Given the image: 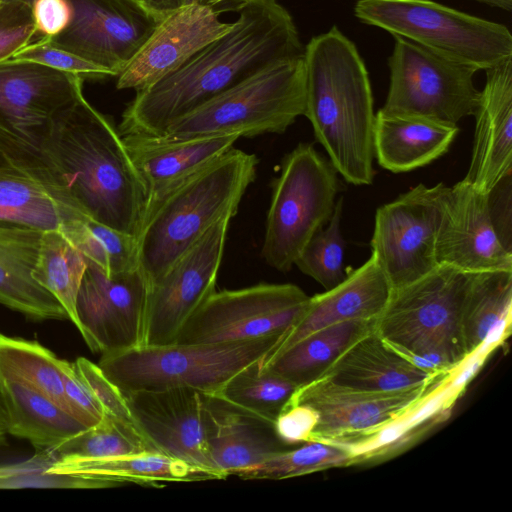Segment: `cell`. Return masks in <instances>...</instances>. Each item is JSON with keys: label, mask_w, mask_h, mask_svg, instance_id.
<instances>
[{"label": "cell", "mask_w": 512, "mask_h": 512, "mask_svg": "<svg viewBox=\"0 0 512 512\" xmlns=\"http://www.w3.org/2000/svg\"><path fill=\"white\" fill-rule=\"evenodd\" d=\"M36 38L31 8L20 4H2L0 8V63Z\"/></svg>", "instance_id": "cell-43"}, {"label": "cell", "mask_w": 512, "mask_h": 512, "mask_svg": "<svg viewBox=\"0 0 512 512\" xmlns=\"http://www.w3.org/2000/svg\"><path fill=\"white\" fill-rule=\"evenodd\" d=\"M42 233L0 221V304L35 321L65 320L61 304L32 275Z\"/></svg>", "instance_id": "cell-26"}, {"label": "cell", "mask_w": 512, "mask_h": 512, "mask_svg": "<svg viewBox=\"0 0 512 512\" xmlns=\"http://www.w3.org/2000/svg\"><path fill=\"white\" fill-rule=\"evenodd\" d=\"M7 435H9V434H8L4 414L2 411V407L0 404V447L5 446L7 444Z\"/></svg>", "instance_id": "cell-49"}, {"label": "cell", "mask_w": 512, "mask_h": 512, "mask_svg": "<svg viewBox=\"0 0 512 512\" xmlns=\"http://www.w3.org/2000/svg\"><path fill=\"white\" fill-rule=\"evenodd\" d=\"M40 158L86 215L137 238L145 189L118 129L83 93L50 120Z\"/></svg>", "instance_id": "cell-2"}, {"label": "cell", "mask_w": 512, "mask_h": 512, "mask_svg": "<svg viewBox=\"0 0 512 512\" xmlns=\"http://www.w3.org/2000/svg\"><path fill=\"white\" fill-rule=\"evenodd\" d=\"M70 25L48 39L117 77L139 52L161 18L141 0H69Z\"/></svg>", "instance_id": "cell-16"}, {"label": "cell", "mask_w": 512, "mask_h": 512, "mask_svg": "<svg viewBox=\"0 0 512 512\" xmlns=\"http://www.w3.org/2000/svg\"><path fill=\"white\" fill-rule=\"evenodd\" d=\"M305 114L337 173L350 184L374 179L371 83L355 44L337 26L304 47Z\"/></svg>", "instance_id": "cell-3"}, {"label": "cell", "mask_w": 512, "mask_h": 512, "mask_svg": "<svg viewBox=\"0 0 512 512\" xmlns=\"http://www.w3.org/2000/svg\"><path fill=\"white\" fill-rule=\"evenodd\" d=\"M437 380L410 390L374 392L340 385L322 377L298 387L288 403L305 404L317 413L318 420L310 441L348 448L412 407Z\"/></svg>", "instance_id": "cell-17"}, {"label": "cell", "mask_w": 512, "mask_h": 512, "mask_svg": "<svg viewBox=\"0 0 512 512\" xmlns=\"http://www.w3.org/2000/svg\"><path fill=\"white\" fill-rule=\"evenodd\" d=\"M388 58L390 82L381 110L451 124L473 115L480 91L472 67L448 60L401 36Z\"/></svg>", "instance_id": "cell-11"}, {"label": "cell", "mask_w": 512, "mask_h": 512, "mask_svg": "<svg viewBox=\"0 0 512 512\" xmlns=\"http://www.w3.org/2000/svg\"><path fill=\"white\" fill-rule=\"evenodd\" d=\"M64 362L38 341L0 332V376L32 386L69 413L63 387Z\"/></svg>", "instance_id": "cell-34"}, {"label": "cell", "mask_w": 512, "mask_h": 512, "mask_svg": "<svg viewBox=\"0 0 512 512\" xmlns=\"http://www.w3.org/2000/svg\"><path fill=\"white\" fill-rule=\"evenodd\" d=\"M442 376L414 365L374 329L351 345L323 377L360 390L394 392L427 386Z\"/></svg>", "instance_id": "cell-27"}, {"label": "cell", "mask_w": 512, "mask_h": 512, "mask_svg": "<svg viewBox=\"0 0 512 512\" xmlns=\"http://www.w3.org/2000/svg\"><path fill=\"white\" fill-rule=\"evenodd\" d=\"M305 114L303 55L277 62L171 123L168 141L283 133Z\"/></svg>", "instance_id": "cell-7"}, {"label": "cell", "mask_w": 512, "mask_h": 512, "mask_svg": "<svg viewBox=\"0 0 512 512\" xmlns=\"http://www.w3.org/2000/svg\"><path fill=\"white\" fill-rule=\"evenodd\" d=\"M254 154L232 148L147 201L137 235L139 268L157 281L213 224L234 216L256 176Z\"/></svg>", "instance_id": "cell-4"}, {"label": "cell", "mask_w": 512, "mask_h": 512, "mask_svg": "<svg viewBox=\"0 0 512 512\" xmlns=\"http://www.w3.org/2000/svg\"><path fill=\"white\" fill-rule=\"evenodd\" d=\"M208 412L211 459L226 478L287 449L274 422L219 396H208Z\"/></svg>", "instance_id": "cell-25"}, {"label": "cell", "mask_w": 512, "mask_h": 512, "mask_svg": "<svg viewBox=\"0 0 512 512\" xmlns=\"http://www.w3.org/2000/svg\"><path fill=\"white\" fill-rule=\"evenodd\" d=\"M255 362L233 376L216 395L274 422L298 388Z\"/></svg>", "instance_id": "cell-38"}, {"label": "cell", "mask_w": 512, "mask_h": 512, "mask_svg": "<svg viewBox=\"0 0 512 512\" xmlns=\"http://www.w3.org/2000/svg\"><path fill=\"white\" fill-rule=\"evenodd\" d=\"M9 60L36 63L83 79H100L113 74L66 49L53 45L47 38H37L17 51Z\"/></svg>", "instance_id": "cell-41"}, {"label": "cell", "mask_w": 512, "mask_h": 512, "mask_svg": "<svg viewBox=\"0 0 512 512\" xmlns=\"http://www.w3.org/2000/svg\"><path fill=\"white\" fill-rule=\"evenodd\" d=\"M84 79L36 63H0V155L9 163L39 164L52 117L83 93Z\"/></svg>", "instance_id": "cell-10"}, {"label": "cell", "mask_w": 512, "mask_h": 512, "mask_svg": "<svg viewBox=\"0 0 512 512\" xmlns=\"http://www.w3.org/2000/svg\"><path fill=\"white\" fill-rule=\"evenodd\" d=\"M376 321H345L315 331L267 358L262 367L297 387L314 382L328 371L358 339L375 329Z\"/></svg>", "instance_id": "cell-32"}, {"label": "cell", "mask_w": 512, "mask_h": 512, "mask_svg": "<svg viewBox=\"0 0 512 512\" xmlns=\"http://www.w3.org/2000/svg\"><path fill=\"white\" fill-rule=\"evenodd\" d=\"M3 1L4 0H0V8L2 7Z\"/></svg>", "instance_id": "cell-52"}, {"label": "cell", "mask_w": 512, "mask_h": 512, "mask_svg": "<svg viewBox=\"0 0 512 512\" xmlns=\"http://www.w3.org/2000/svg\"><path fill=\"white\" fill-rule=\"evenodd\" d=\"M465 387L453 371L439 378L428 393L412 407L348 447L354 456L355 465L379 462L392 457L433 426L447 420Z\"/></svg>", "instance_id": "cell-30"}, {"label": "cell", "mask_w": 512, "mask_h": 512, "mask_svg": "<svg viewBox=\"0 0 512 512\" xmlns=\"http://www.w3.org/2000/svg\"><path fill=\"white\" fill-rule=\"evenodd\" d=\"M351 465H355L354 456L347 448L309 441L299 448L282 450L257 465L239 470L234 476L246 480H282Z\"/></svg>", "instance_id": "cell-39"}, {"label": "cell", "mask_w": 512, "mask_h": 512, "mask_svg": "<svg viewBox=\"0 0 512 512\" xmlns=\"http://www.w3.org/2000/svg\"><path fill=\"white\" fill-rule=\"evenodd\" d=\"M337 171L309 143L285 155L272 187L262 257L288 272L311 240L330 220L340 184Z\"/></svg>", "instance_id": "cell-9"}, {"label": "cell", "mask_w": 512, "mask_h": 512, "mask_svg": "<svg viewBox=\"0 0 512 512\" xmlns=\"http://www.w3.org/2000/svg\"><path fill=\"white\" fill-rule=\"evenodd\" d=\"M232 217L213 224L149 285L144 345L175 343L194 311L215 291Z\"/></svg>", "instance_id": "cell-14"}, {"label": "cell", "mask_w": 512, "mask_h": 512, "mask_svg": "<svg viewBox=\"0 0 512 512\" xmlns=\"http://www.w3.org/2000/svg\"><path fill=\"white\" fill-rule=\"evenodd\" d=\"M5 163H9L7 162L1 155H0V165L2 164H5Z\"/></svg>", "instance_id": "cell-51"}, {"label": "cell", "mask_w": 512, "mask_h": 512, "mask_svg": "<svg viewBox=\"0 0 512 512\" xmlns=\"http://www.w3.org/2000/svg\"><path fill=\"white\" fill-rule=\"evenodd\" d=\"M458 132L457 124L380 109L375 116L374 157L393 173L412 171L445 154Z\"/></svg>", "instance_id": "cell-28"}, {"label": "cell", "mask_w": 512, "mask_h": 512, "mask_svg": "<svg viewBox=\"0 0 512 512\" xmlns=\"http://www.w3.org/2000/svg\"><path fill=\"white\" fill-rule=\"evenodd\" d=\"M73 363L101 405L104 415L135 426L123 393L106 377L98 364L85 357H78Z\"/></svg>", "instance_id": "cell-42"}, {"label": "cell", "mask_w": 512, "mask_h": 512, "mask_svg": "<svg viewBox=\"0 0 512 512\" xmlns=\"http://www.w3.org/2000/svg\"><path fill=\"white\" fill-rule=\"evenodd\" d=\"M47 472L88 482L92 489L129 483L162 486L173 482L222 480L217 470L203 468L157 451L66 464L51 463Z\"/></svg>", "instance_id": "cell-29"}, {"label": "cell", "mask_w": 512, "mask_h": 512, "mask_svg": "<svg viewBox=\"0 0 512 512\" xmlns=\"http://www.w3.org/2000/svg\"><path fill=\"white\" fill-rule=\"evenodd\" d=\"M233 27L172 73L136 91L120 135H161L177 119L304 46L290 13L276 0H242Z\"/></svg>", "instance_id": "cell-1"}, {"label": "cell", "mask_w": 512, "mask_h": 512, "mask_svg": "<svg viewBox=\"0 0 512 512\" xmlns=\"http://www.w3.org/2000/svg\"><path fill=\"white\" fill-rule=\"evenodd\" d=\"M0 404L8 434L28 441L35 451L52 449L88 429L32 386L0 376Z\"/></svg>", "instance_id": "cell-31"}, {"label": "cell", "mask_w": 512, "mask_h": 512, "mask_svg": "<svg viewBox=\"0 0 512 512\" xmlns=\"http://www.w3.org/2000/svg\"><path fill=\"white\" fill-rule=\"evenodd\" d=\"M342 211L343 197H340L328 223L315 233L294 264L326 290L337 286L347 276L344 270L346 243L341 233Z\"/></svg>", "instance_id": "cell-40"}, {"label": "cell", "mask_w": 512, "mask_h": 512, "mask_svg": "<svg viewBox=\"0 0 512 512\" xmlns=\"http://www.w3.org/2000/svg\"><path fill=\"white\" fill-rule=\"evenodd\" d=\"M435 257L438 265L469 273L512 271V252L494 225L490 193H482L464 180L447 186Z\"/></svg>", "instance_id": "cell-19"}, {"label": "cell", "mask_w": 512, "mask_h": 512, "mask_svg": "<svg viewBox=\"0 0 512 512\" xmlns=\"http://www.w3.org/2000/svg\"><path fill=\"white\" fill-rule=\"evenodd\" d=\"M86 268V259L63 233H42L33 278L57 299L75 327L76 300Z\"/></svg>", "instance_id": "cell-35"}, {"label": "cell", "mask_w": 512, "mask_h": 512, "mask_svg": "<svg viewBox=\"0 0 512 512\" xmlns=\"http://www.w3.org/2000/svg\"><path fill=\"white\" fill-rule=\"evenodd\" d=\"M31 17L36 38H53L70 25L73 8L69 0H35Z\"/></svg>", "instance_id": "cell-46"}, {"label": "cell", "mask_w": 512, "mask_h": 512, "mask_svg": "<svg viewBox=\"0 0 512 512\" xmlns=\"http://www.w3.org/2000/svg\"><path fill=\"white\" fill-rule=\"evenodd\" d=\"M447 186L419 184L380 206L371 238L372 254L392 290L406 286L438 264L435 242Z\"/></svg>", "instance_id": "cell-13"}, {"label": "cell", "mask_w": 512, "mask_h": 512, "mask_svg": "<svg viewBox=\"0 0 512 512\" xmlns=\"http://www.w3.org/2000/svg\"><path fill=\"white\" fill-rule=\"evenodd\" d=\"M474 274L438 265L392 290L376 332L420 369L435 376L450 373L467 358L460 317Z\"/></svg>", "instance_id": "cell-5"}, {"label": "cell", "mask_w": 512, "mask_h": 512, "mask_svg": "<svg viewBox=\"0 0 512 512\" xmlns=\"http://www.w3.org/2000/svg\"><path fill=\"white\" fill-rule=\"evenodd\" d=\"M230 0H141V2L159 18L188 5L199 4L215 7Z\"/></svg>", "instance_id": "cell-47"}, {"label": "cell", "mask_w": 512, "mask_h": 512, "mask_svg": "<svg viewBox=\"0 0 512 512\" xmlns=\"http://www.w3.org/2000/svg\"><path fill=\"white\" fill-rule=\"evenodd\" d=\"M123 395L136 428L156 451L217 470L209 446L208 394L175 387Z\"/></svg>", "instance_id": "cell-18"}, {"label": "cell", "mask_w": 512, "mask_h": 512, "mask_svg": "<svg viewBox=\"0 0 512 512\" xmlns=\"http://www.w3.org/2000/svg\"><path fill=\"white\" fill-rule=\"evenodd\" d=\"M476 2H480L495 8H499L505 11H511L512 9V0H472Z\"/></svg>", "instance_id": "cell-48"}, {"label": "cell", "mask_w": 512, "mask_h": 512, "mask_svg": "<svg viewBox=\"0 0 512 512\" xmlns=\"http://www.w3.org/2000/svg\"><path fill=\"white\" fill-rule=\"evenodd\" d=\"M318 416L314 409L301 403H287L274 421L275 432L286 446L311 440Z\"/></svg>", "instance_id": "cell-45"}, {"label": "cell", "mask_w": 512, "mask_h": 512, "mask_svg": "<svg viewBox=\"0 0 512 512\" xmlns=\"http://www.w3.org/2000/svg\"><path fill=\"white\" fill-rule=\"evenodd\" d=\"M86 261L108 276L139 269L137 238L90 217L75 222L63 233Z\"/></svg>", "instance_id": "cell-37"}, {"label": "cell", "mask_w": 512, "mask_h": 512, "mask_svg": "<svg viewBox=\"0 0 512 512\" xmlns=\"http://www.w3.org/2000/svg\"><path fill=\"white\" fill-rule=\"evenodd\" d=\"M473 115L471 161L462 180L490 193L512 172V56L485 70V84Z\"/></svg>", "instance_id": "cell-21"}, {"label": "cell", "mask_w": 512, "mask_h": 512, "mask_svg": "<svg viewBox=\"0 0 512 512\" xmlns=\"http://www.w3.org/2000/svg\"><path fill=\"white\" fill-rule=\"evenodd\" d=\"M283 334L233 342L142 345L101 354L98 366L122 393L189 387L217 395L238 372L264 362Z\"/></svg>", "instance_id": "cell-6"}, {"label": "cell", "mask_w": 512, "mask_h": 512, "mask_svg": "<svg viewBox=\"0 0 512 512\" xmlns=\"http://www.w3.org/2000/svg\"><path fill=\"white\" fill-rule=\"evenodd\" d=\"M148 291L140 268L108 276L87 261L76 300V328L93 353L145 344Z\"/></svg>", "instance_id": "cell-15"}, {"label": "cell", "mask_w": 512, "mask_h": 512, "mask_svg": "<svg viewBox=\"0 0 512 512\" xmlns=\"http://www.w3.org/2000/svg\"><path fill=\"white\" fill-rule=\"evenodd\" d=\"M512 271L475 273L462 306L460 326L467 357L486 341L509 335Z\"/></svg>", "instance_id": "cell-33"}, {"label": "cell", "mask_w": 512, "mask_h": 512, "mask_svg": "<svg viewBox=\"0 0 512 512\" xmlns=\"http://www.w3.org/2000/svg\"><path fill=\"white\" fill-rule=\"evenodd\" d=\"M86 217L43 163L0 165V221L64 233Z\"/></svg>", "instance_id": "cell-22"}, {"label": "cell", "mask_w": 512, "mask_h": 512, "mask_svg": "<svg viewBox=\"0 0 512 512\" xmlns=\"http://www.w3.org/2000/svg\"><path fill=\"white\" fill-rule=\"evenodd\" d=\"M34 1L35 0H4L3 4H20L31 8Z\"/></svg>", "instance_id": "cell-50"}, {"label": "cell", "mask_w": 512, "mask_h": 512, "mask_svg": "<svg viewBox=\"0 0 512 512\" xmlns=\"http://www.w3.org/2000/svg\"><path fill=\"white\" fill-rule=\"evenodd\" d=\"M121 136L147 201L228 152L239 139L236 135L179 141L141 134Z\"/></svg>", "instance_id": "cell-24"}, {"label": "cell", "mask_w": 512, "mask_h": 512, "mask_svg": "<svg viewBox=\"0 0 512 512\" xmlns=\"http://www.w3.org/2000/svg\"><path fill=\"white\" fill-rule=\"evenodd\" d=\"M354 15L477 71L512 56V35L505 25L432 0H358Z\"/></svg>", "instance_id": "cell-8"}, {"label": "cell", "mask_w": 512, "mask_h": 512, "mask_svg": "<svg viewBox=\"0 0 512 512\" xmlns=\"http://www.w3.org/2000/svg\"><path fill=\"white\" fill-rule=\"evenodd\" d=\"M215 7L193 4L165 15L117 76L119 90H142L172 73L206 45L227 33L234 22L221 21Z\"/></svg>", "instance_id": "cell-20"}, {"label": "cell", "mask_w": 512, "mask_h": 512, "mask_svg": "<svg viewBox=\"0 0 512 512\" xmlns=\"http://www.w3.org/2000/svg\"><path fill=\"white\" fill-rule=\"evenodd\" d=\"M391 293V285L371 253L363 265L347 274L337 286L309 297L303 314L282 335L270 356L333 324L345 321H377Z\"/></svg>", "instance_id": "cell-23"}, {"label": "cell", "mask_w": 512, "mask_h": 512, "mask_svg": "<svg viewBox=\"0 0 512 512\" xmlns=\"http://www.w3.org/2000/svg\"><path fill=\"white\" fill-rule=\"evenodd\" d=\"M63 387L69 413L86 428L97 425L104 411L73 362L65 360Z\"/></svg>", "instance_id": "cell-44"}, {"label": "cell", "mask_w": 512, "mask_h": 512, "mask_svg": "<svg viewBox=\"0 0 512 512\" xmlns=\"http://www.w3.org/2000/svg\"><path fill=\"white\" fill-rule=\"evenodd\" d=\"M309 297L290 283L215 290L194 311L176 342H233L285 333L301 317Z\"/></svg>", "instance_id": "cell-12"}, {"label": "cell", "mask_w": 512, "mask_h": 512, "mask_svg": "<svg viewBox=\"0 0 512 512\" xmlns=\"http://www.w3.org/2000/svg\"><path fill=\"white\" fill-rule=\"evenodd\" d=\"M146 451L156 450L135 426L104 415L97 425L52 448L51 463L101 460Z\"/></svg>", "instance_id": "cell-36"}]
</instances>
